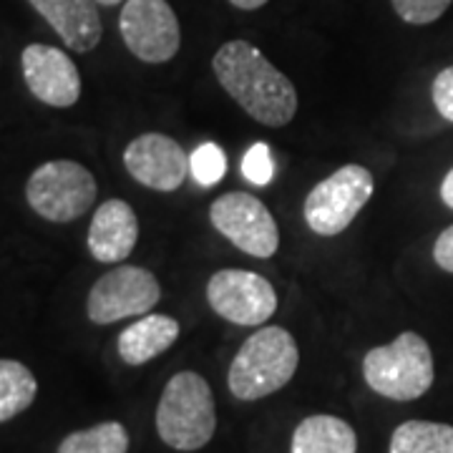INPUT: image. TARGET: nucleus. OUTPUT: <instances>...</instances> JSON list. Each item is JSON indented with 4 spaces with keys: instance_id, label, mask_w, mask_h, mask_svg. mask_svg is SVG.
<instances>
[{
    "instance_id": "nucleus-12",
    "label": "nucleus",
    "mask_w": 453,
    "mask_h": 453,
    "mask_svg": "<svg viewBox=\"0 0 453 453\" xmlns=\"http://www.w3.org/2000/svg\"><path fill=\"white\" fill-rule=\"evenodd\" d=\"M20 65L28 91L53 109H68L81 96L79 68L61 49L31 43L23 49Z\"/></svg>"
},
{
    "instance_id": "nucleus-9",
    "label": "nucleus",
    "mask_w": 453,
    "mask_h": 453,
    "mask_svg": "<svg viewBox=\"0 0 453 453\" xmlns=\"http://www.w3.org/2000/svg\"><path fill=\"white\" fill-rule=\"evenodd\" d=\"M210 219L219 234H225L237 250L252 257H273L280 247V229L275 217L247 192H229L214 199L210 207Z\"/></svg>"
},
{
    "instance_id": "nucleus-5",
    "label": "nucleus",
    "mask_w": 453,
    "mask_h": 453,
    "mask_svg": "<svg viewBox=\"0 0 453 453\" xmlns=\"http://www.w3.org/2000/svg\"><path fill=\"white\" fill-rule=\"evenodd\" d=\"M96 179L76 162L56 159L38 166L26 184V199L31 210L56 225L83 217L96 202Z\"/></svg>"
},
{
    "instance_id": "nucleus-14",
    "label": "nucleus",
    "mask_w": 453,
    "mask_h": 453,
    "mask_svg": "<svg viewBox=\"0 0 453 453\" xmlns=\"http://www.w3.org/2000/svg\"><path fill=\"white\" fill-rule=\"evenodd\" d=\"M49 26L61 35L65 46L79 53H88L101 41V16L96 0H28Z\"/></svg>"
},
{
    "instance_id": "nucleus-15",
    "label": "nucleus",
    "mask_w": 453,
    "mask_h": 453,
    "mask_svg": "<svg viewBox=\"0 0 453 453\" xmlns=\"http://www.w3.org/2000/svg\"><path fill=\"white\" fill-rule=\"evenodd\" d=\"M179 338V323L169 315H144L119 335V356L127 365H144L166 353Z\"/></svg>"
},
{
    "instance_id": "nucleus-23",
    "label": "nucleus",
    "mask_w": 453,
    "mask_h": 453,
    "mask_svg": "<svg viewBox=\"0 0 453 453\" xmlns=\"http://www.w3.org/2000/svg\"><path fill=\"white\" fill-rule=\"evenodd\" d=\"M431 96H434V106L436 111L453 124V65L443 68L434 79L431 86Z\"/></svg>"
},
{
    "instance_id": "nucleus-25",
    "label": "nucleus",
    "mask_w": 453,
    "mask_h": 453,
    "mask_svg": "<svg viewBox=\"0 0 453 453\" xmlns=\"http://www.w3.org/2000/svg\"><path fill=\"white\" fill-rule=\"evenodd\" d=\"M441 199L446 202V207L453 210V169L443 177V184H441Z\"/></svg>"
},
{
    "instance_id": "nucleus-20",
    "label": "nucleus",
    "mask_w": 453,
    "mask_h": 453,
    "mask_svg": "<svg viewBox=\"0 0 453 453\" xmlns=\"http://www.w3.org/2000/svg\"><path fill=\"white\" fill-rule=\"evenodd\" d=\"M189 174L196 179V184L202 187H214L217 181H222L226 174V157L225 151L217 144H202L195 154L189 157Z\"/></svg>"
},
{
    "instance_id": "nucleus-26",
    "label": "nucleus",
    "mask_w": 453,
    "mask_h": 453,
    "mask_svg": "<svg viewBox=\"0 0 453 453\" xmlns=\"http://www.w3.org/2000/svg\"><path fill=\"white\" fill-rule=\"evenodd\" d=\"M234 8H240V11H257L262 8L265 3H270V0H229Z\"/></svg>"
},
{
    "instance_id": "nucleus-1",
    "label": "nucleus",
    "mask_w": 453,
    "mask_h": 453,
    "mask_svg": "<svg viewBox=\"0 0 453 453\" xmlns=\"http://www.w3.org/2000/svg\"><path fill=\"white\" fill-rule=\"evenodd\" d=\"M211 68L219 86L265 127H288L297 113L292 81L250 41H229L214 53Z\"/></svg>"
},
{
    "instance_id": "nucleus-6",
    "label": "nucleus",
    "mask_w": 453,
    "mask_h": 453,
    "mask_svg": "<svg viewBox=\"0 0 453 453\" xmlns=\"http://www.w3.org/2000/svg\"><path fill=\"white\" fill-rule=\"evenodd\" d=\"M372 196V174L360 164H345L312 187L305 199V222L320 237H335L353 225Z\"/></svg>"
},
{
    "instance_id": "nucleus-8",
    "label": "nucleus",
    "mask_w": 453,
    "mask_h": 453,
    "mask_svg": "<svg viewBox=\"0 0 453 453\" xmlns=\"http://www.w3.org/2000/svg\"><path fill=\"white\" fill-rule=\"evenodd\" d=\"M119 31L127 49L144 64H166L181 46L179 18L166 0H124Z\"/></svg>"
},
{
    "instance_id": "nucleus-7",
    "label": "nucleus",
    "mask_w": 453,
    "mask_h": 453,
    "mask_svg": "<svg viewBox=\"0 0 453 453\" xmlns=\"http://www.w3.org/2000/svg\"><path fill=\"white\" fill-rule=\"evenodd\" d=\"M162 300V285L144 267L121 265L101 275L88 292L86 312L96 325H111L124 318H136L157 308Z\"/></svg>"
},
{
    "instance_id": "nucleus-18",
    "label": "nucleus",
    "mask_w": 453,
    "mask_h": 453,
    "mask_svg": "<svg viewBox=\"0 0 453 453\" xmlns=\"http://www.w3.org/2000/svg\"><path fill=\"white\" fill-rule=\"evenodd\" d=\"M38 393V383L23 363L0 360V423L16 418L26 408H31Z\"/></svg>"
},
{
    "instance_id": "nucleus-13",
    "label": "nucleus",
    "mask_w": 453,
    "mask_h": 453,
    "mask_svg": "<svg viewBox=\"0 0 453 453\" xmlns=\"http://www.w3.org/2000/svg\"><path fill=\"white\" fill-rule=\"evenodd\" d=\"M139 240V219L124 199H106L88 226V252L98 262L116 265L134 252Z\"/></svg>"
},
{
    "instance_id": "nucleus-22",
    "label": "nucleus",
    "mask_w": 453,
    "mask_h": 453,
    "mask_svg": "<svg viewBox=\"0 0 453 453\" xmlns=\"http://www.w3.org/2000/svg\"><path fill=\"white\" fill-rule=\"evenodd\" d=\"M242 174L250 184L255 187H265L273 181L275 174V164H273V154H270V146L267 144H252L250 151L244 154L242 159Z\"/></svg>"
},
{
    "instance_id": "nucleus-16",
    "label": "nucleus",
    "mask_w": 453,
    "mask_h": 453,
    "mask_svg": "<svg viewBox=\"0 0 453 453\" xmlns=\"http://www.w3.org/2000/svg\"><path fill=\"white\" fill-rule=\"evenodd\" d=\"M357 436L338 416H310L292 434L290 453H356Z\"/></svg>"
},
{
    "instance_id": "nucleus-17",
    "label": "nucleus",
    "mask_w": 453,
    "mask_h": 453,
    "mask_svg": "<svg viewBox=\"0 0 453 453\" xmlns=\"http://www.w3.org/2000/svg\"><path fill=\"white\" fill-rule=\"evenodd\" d=\"M390 453H453V426L405 421L390 436Z\"/></svg>"
},
{
    "instance_id": "nucleus-21",
    "label": "nucleus",
    "mask_w": 453,
    "mask_h": 453,
    "mask_svg": "<svg viewBox=\"0 0 453 453\" xmlns=\"http://www.w3.org/2000/svg\"><path fill=\"white\" fill-rule=\"evenodd\" d=\"M401 20L411 26H428L436 23L451 8L453 0H390Z\"/></svg>"
},
{
    "instance_id": "nucleus-19",
    "label": "nucleus",
    "mask_w": 453,
    "mask_h": 453,
    "mask_svg": "<svg viewBox=\"0 0 453 453\" xmlns=\"http://www.w3.org/2000/svg\"><path fill=\"white\" fill-rule=\"evenodd\" d=\"M129 434L121 423H98L86 431H73L61 441L58 453H127Z\"/></svg>"
},
{
    "instance_id": "nucleus-27",
    "label": "nucleus",
    "mask_w": 453,
    "mask_h": 453,
    "mask_svg": "<svg viewBox=\"0 0 453 453\" xmlns=\"http://www.w3.org/2000/svg\"><path fill=\"white\" fill-rule=\"evenodd\" d=\"M98 5H119V3H124V0H96Z\"/></svg>"
},
{
    "instance_id": "nucleus-24",
    "label": "nucleus",
    "mask_w": 453,
    "mask_h": 453,
    "mask_svg": "<svg viewBox=\"0 0 453 453\" xmlns=\"http://www.w3.org/2000/svg\"><path fill=\"white\" fill-rule=\"evenodd\" d=\"M434 259L441 270L451 273L453 275V225L446 226L441 234H438L436 244H434Z\"/></svg>"
},
{
    "instance_id": "nucleus-3",
    "label": "nucleus",
    "mask_w": 453,
    "mask_h": 453,
    "mask_svg": "<svg viewBox=\"0 0 453 453\" xmlns=\"http://www.w3.org/2000/svg\"><path fill=\"white\" fill-rule=\"evenodd\" d=\"M217 405L210 383L195 371L177 372L157 405V434L169 449L199 451L214 436Z\"/></svg>"
},
{
    "instance_id": "nucleus-2",
    "label": "nucleus",
    "mask_w": 453,
    "mask_h": 453,
    "mask_svg": "<svg viewBox=\"0 0 453 453\" xmlns=\"http://www.w3.org/2000/svg\"><path fill=\"white\" fill-rule=\"evenodd\" d=\"M300 365L297 342L285 327L267 325L244 340L229 365L226 383L234 398L259 401L285 388Z\"/></svg>"
},
{
    "instance_id": "nucleus-4",
    "label": "nucleus",
    "mask_w": 453,
    "mask_h": 453,
    "mask_svg": "<svg viewBox=\"0 0 453 453\" xmlns=\"http://www.w3.org/2000/svg\"><path fill=\"white\" fill-rule=\"evenodd\" d=\"M365 383L390 401H416L434 386V356L428 342L405 330L390 345L372 348L363 357Z\"/></svg>"
},
{
    "instance_id": "nucleus-10",
    "label": "nucleus",
    "mask_w": 453,
    "mask_h": 453,
    "mask_svg": "<svg viewBox=\"0 0 453 453\" xmlns=\"http://www.w3.org/2000/svg\"><path fill=\"white\" fill-rule=\"evenodd\" d=\"M211 310L226 323L257 327L277 310V292L267 277L250 270H219L207 282Z\"/></svg>"
},
{
    "instance_id": "nucleus-11",
    "label": "nucleus",
    "mask_w": 453,
    "mask_h": 453,
    "mask_svg": "<svg viewBox=\"0 0 453 453\" xmlns=\"http://www.w3.org/2000/svg\"><path fill=\"white\" fill-rule=\"evenodd\" d=\"M124 166L139 184L154 192H174L189 174V157L164 134H142L124 151Z\"/></svg>"
}]
</instances>
